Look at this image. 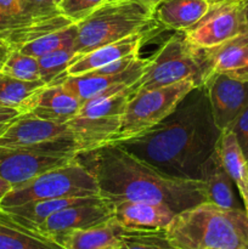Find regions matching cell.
Returning <instances> with one entry per match:
<instances>
[{
	"instance_id": "obj_1",
	"label": "cell",
	"mask_w": 248,
	"mask_h": 249,
	"mask_svg": "<svg viewBox=\"0 0 248 249\" xmlns=\"http://www.w3.org/2000/svg\"><path fill=\"white\" fill-rule=\"evenodd\" d=\"M220 135L206 88L197 87L159 123L113 142L168 177L201 180L202 165Z\"/></svg>"
},
{
	"instance_id": "obj_2",
	"label": "cell",
	"mask_w": 248,
	"mask_h": 249,
	"mask_svg": "<svg viewBox=\"0 0 248 249\" xmlns=\"http://www.w3.org/2000/svg\"><path fill=\"white\" fill-rule=\"evenodd\" d=\"M79 162L95 178L100 196L112 204L123 201L151 202L175 213L207 202L202 180L168 177L116 142L78 153Z\"/></svg>"
},
{
	"instance_id": "obj_3",
	"label": "cell",
	"mask_w": 248,
	"mask_h": 249,
	"mask_svg": "<svg viewBox=\"0 0 248 249\" xmlns=\"http://www.w3.org/2000/svg\"><path fill=\"white\" fill-rule=\"evenodd\" d=\"M167 235L177 249H248V214L203 202L177 213Z\"/></svg>"
},
{
	"instance_id": "obj_4",
	"label": "cell",
	"mask_w": 248,
	"mask_h": 249,
	"mask_svg": "<svg viewBox=\"0 0 248 249\" xmlns=\"http://www.w3.org/2000/svg\"><path fill=\"white\" fill-rule=\"evenodd\" d=\"M74 40L77 57L131 34L155 28L153 7L140 0H106L78 22Z\"/></svg>"
},
{
	"instance_id": "obj_5",
	"label": "cell",
	"mask_w": 248,
	"mask_h": 249,
	"mask_svg": "<svg viewBox=\"0 0 248 249\" xmlns=\"http://www.w3.org/2000/svg\"><path fill=\"white\" fill-rule=\"evenodd\" d=\"M212 74L213 71L206 49L192 45L184 32L179 31L147 60L142 75L129 91L133 96L143 90L165 87L185 79H192L196 87H203Z\"/></svg>"
},
{
	"instance_id": "obj_6",
	"label": "cell",
	"mask_w": 248,
	"mask_h": 249,
	"mask_svg": "<svg viewBox=\"0 0 248 249\" xmlns=\"http://www.w3.org/2000/svg\"><path fill=\"white\" fill-rule=\"evenodd\" d=\"M91 196H100L96 180L75 157L67 164L53 168L12 187L0 202V208L41 199Z\"/></svg>"
},
{
	"instance_id": "obj_7",
	"label": "cell",
	"mask_w": 248,
	"mask_h": 249,
	"mask_svg": "<svg viewBox=\"0 0 248 249\" xmlns=\"http://www.w3.org/2000/svg\"><path fill=\"white\" fill-rule=\"evenodd\" d=\"M79 152L80 148L73 136L36 145L0 146V178L12 187L17 186L48 170L67 164Z\"/></svg>"
},
{
	"instance_id": "obj_8",
	"label": "cell",
	"mask_w": 248,
	"mask_h": 249,
	"mask_svg": "<svg viewBox=\"0 0 248 249\" xmlns=\"http://www.w3.org/2000/svg\"><path fill=\"white\" fill-rule=\"evenodd\" d=\"M130 97V91L125 90L82 105L77 116L66 123L80 152L100 147L116 139Z\"/></svg>"
},
{
	"instance_id": "obj_9",
	"label": "cell",
	"mask_w": 248,
	"mask_h": 249,
	"mask_svg": "<svg viewBox=\"0 0 248 249\" xmlns=\"http://www.w3.org/2000/svg\"><path fill=\"white\" fill-rule=\"evenodd\" d=\"M195 88L197 87L194 80L185 79L133 95L123 114L118 135L113 141L130 138L152 128L169 116L177 104Z\"/></svg>"
},
{
	"instance_id": "obj_10",
	"label": "cell",
	"mask_w": 248,
	"mask_h": 249,
	"mask_svg": "<svg viewBox=\"0 0 248 249\" xmlns=\"http://www.w3.org/2000/svg\"><path fill=\"white\" fill-rule=\"evenodd\" d=\"M185 36L194 46L211 49L233 36L248 32L243 0H209L206 14L197 23L185 29Z\"/></svg>"
},
{
	"instance_id": "obj_11",
	"label": "cell",
	"mask_w": 248,
	"mask_h": 249,
	"mask_svg": "<svg viewBox=\"0 0 248 249\" xmlns=\"http://www.w3.org/2000/svg\"><path fill=\"white\" fill-rule=\"evenodd\" d=\"M203 87L216 126L221 131L229 129L248 106V78L231 72H218L213 73Z\"/></svg>"
},
{
	"instance_id": "obj_12",
	"label": "cell",
	"mask_w": 248,
	"mask_h": 249,
	"mask_svg": "<svg viewBox=\"0 0 248 249\" xmlns=\"http://www.w3.org/2000/svg\"><path fill=\"white\" fill-rule=\"evenodd\" d=\"M112 218H114L113 204L101 196H91L53 213L35 230L56 242V238L70 231L92 228Z\"/></svg>"
},
{
	"instance_id": "obj_13",
	"label": "cell",
	"mask_w": 248,
	"mask_h": 249,
	"mask_svg": "<svg viewBox=\"0 0 248 249\" xmlns=\"http://www.w3.org/2000/svg\"><path fill=\"white\" fill-rule=\"evenodd\" d=\"M147 60L138 57L126 70L117 74L85 73L80 75H66L62 84L82 104L102 96H111L129 90L142 75Z\"/></svg>"
},
{
	"instance_id": "obj_14",
	"label": "cell",
	"mask_w": 248,
	"mask_h": 249,
	"mask_svg": "<svg viewBox=\"0 0 248 249\" xmlns=\"http://www.w3.org/2000/svg\"><path fill=\"white\" fill-rule=\"evenodd\" d=\"M82 105L79 99L68 91L62 83H53L43 87L32 97L23 114L66 124L77 116Z\"/></svg>"
},
{
	"instance_id": "obj_15",
	"label": "cell",
	"mask_w": 248,
	"mask_h": 249,
	"mask_svg": "<svg viewBox=\"0 0 248 249\" xmlns=\"http://www.w3.org/2000/svg\"><path fill=\"white\" fill-rule=\"evenodd\" d=\"M65 136H72L67 124L44 121L31 114H21L0 136V146L17 147L36 145Z\"/></svg>"
},
{
	"instance_id": "obj_16",
	"label": "cell",
	"mask_w": 248,
	"mask_h": 249,
	"mask_svg": "<svg viewBox=\"0 0 248 249\" xmlns=\"http://www.w3.org/2000/svg\"><path fill=\"white\" fill-rule=\"evenodd\" d=\"M113 207L114 219L125 229L133 230H167L177 215L169 207L151 202L123 201Z\"/></svg>"
},
{
	"instance_id": "obj_17",
	"label": "cell",
	"mask_w": 248,
	"mask_h": 249,
	"mask_svg": "<svg viewBox=\"0 0 248 249\" xmlns=\"http://www.w3.org/2000/svg\"><path fill=\"white\" fill-rule=\"evenodd\" d=\"M148 31L139 32L123 39L106 44L75 58L67 70V75H80L114 62L119 58L139 53Z\"/></svg>"
},
{
	"instance_id": "obj_18",
	"label": "cell",
	"mask_w": 248,
	"mask_h": 249,
	"mask_svg": "<svg viewBox=\"0 0 248 249\" xmlns=\"http://www.w3.org/2000/svg\"><path fill=\"white\" fill-rule=\"evenodd\" d=\"M125 228L114 218L80 230H73L56 238V242L65 249H105L117 246Z\"/></svg>"
},
{
	"instance_id": "obj_19",
	"label": "cell",
	"mask_w": 248,
	"mask_h": 249,
	"mask_svg": "<svg viewBox=\"0 0 248 249\" xmlns=\"http://www.w3.org/2000/svg\"><path fill=\"white\" fill-rule=\"evenodd\" d=\"M209 0H160L153 7L157 23L175 32L194 26L207 12Z\"/></svg>"
},
{
	"instance_id": "obj_20",
	"label": "cell",
	"mask_w": 248,
	"mask_h": 249,
	"mask_svg": "<svg viewBox=\"0 0 248 249\" xmlns=\"http://www.w3.org/2000/svg\"><path fill=\"white\" fill-rule=\"evenodd\" d=\"M0 249H65L0 208Z\"/></svg>"
},
{
	"instance_id": "obj_21",
	"label": "cell",
	"mask_w": 248,
	"mask_h": 249,
	"mask_svg": "<svg viewBox=\"0 0 248 249\" xmlns=\"http://www.w3.org/2000/svg\"><path fill=\"white\" fill-rule=\"evenodd\" d=\"M201 180L207 187V202L225 209L240 208L233 195L232 179L224 168L215 150L202 165Z\"/></svg>"
},
{
	"instance_id": "obj_22",
	"label": "cell",
	"mask_w": 248,
	"mask_h": 249,
	"mask_svg": "<svg viewBox=\"0 0 248 249\" xmlns=\"http://www.w3.org/2000/svg\"><path fill=\"white\" fill-rule=\"evenodd\" d=\"M215 151L228 174L232 179L240 191L243 203H248V167L247 160L242 152L235 134L229 129L221 131L216 142Z\"/></svg>"
},
{
	"instance_id": "obj_23",
	"label": "cell",
	"mask_w": 248,
	"mask_h": 249,
	"mask_svg": "<svg viewBox=\"0 0 248 249\" xmlns=\"http://www.w3.org/2000/svg\"><path fill=\"white\" fill-rule=\"evenodd\" d=\"M213 73L235 72L248 68V32L214 48L206 49Z\"/></svg>"
},
{
	"instance_id": "obj_24",
	"label": "cell",
	"mask_w": 248,
	"mask_h": 249,
	"mask_svg": "<svg viewBox=\"0 0 248 249\" xmlns=\"http://www.w3.org/2000/svg\"><path fill=\"white\" fill-rule=\"evenodd\" d=\"M73 22L70 21L63 15H57V16L50 17V18L36 19V21L31 22L26 26L18 27V28L1 32L0 38L6 41L11 50H14V49H18L19 46L24 45L29 41L35 40V39L40 38L45 34L68 27Z\"/></svg>"
},
{
	"instance_id": "obj_25",
	"label": "cell",
	"mask_w": 248,
	"mask_h": 249,
	"mask_svg": "<svg viewBox=\"0 0 248 249\" xmlns=\"http://www.w3.org/2000/svg\"><path fill=\"white\" fill-rule=\"evenodd\" d=\"M45 85L40 79L27 82L0 72V106L16 108L23 114L32 97Z\"/></svg>"
},
{
	"instance_id": "obj_26",
	"label": "cell",
	"mask_w": 248,
	"mask_h": 249,
	"mask_svg": "<svg viewBox=\"0 0 248 249\" xmlns=\"http://www.w3.org/2000/svg\"><path fill=\"white\" fill-rule=\"evenodd\" d=\"M73 46L74 45H67L38 57L40 80L44 84L63 82L67 75L68 67L77 58Z\"/></svg>"
},
{
	"instance_id": "obj_27",
	"label": "cell",
	"mask_w": 248,
	"mask_h": 249,
	"mask_svg": "<svg viewBox=\"0 0 248 249\" xmlns=\"http://www.w3.org/2000/svg\"><path fill=\"white\" fill-rule=\"evenodd\" d=\"M75 36H77V24L72 23L65 28L57 29V31L45 34L35 40L29 41L14 50H19L21 53L38 58L67 45H74Z\"/></svg>"
},
{
	"instance_id": "obj_28",
	"label": "cell",
	"mask_w": 248,
	"mask_h": 249,
	"mask_svg": "<svg viewBox=\"0 0 248 249\" xmlns=\"http://www.w3.org/2000/svg\"><path fill=\"white\" fill-rule=\"evenodd\" d=\"M116 249H177L172 245L167 230L125 229Z\"/></svg>"
},
{
	"instance_id": "obj_29",
	"label": "cell",
	"mask_w": 248,
	"mask_h": 249,
	"mask_svg": "<svg viewBox=\"0 0 248 249\" xmlns=\"http://www.w3.org/2000/svg\"><path fill=\"white\" fill-rule=\"evenodd\" d=\"M0 72L27 82L40 79L38 58L21 53L19 50L10 51L4 65L0 68Z\"/></svg>"
},
{
	"instance_id": "obj_30",
	"label": "cell",
	"mask_w": 248,
	"mask_h": 249,
	"mask_svg": "<svg viewBox=\"0 0 248 249\" xmlns=\"http://www.w3.org/2000/svg\"><path fill=\"white\" fill-rule=\"evenodd\" d=\"M106 0H62L58 4V10L73 23H78L90 16Z\"/></svg>"
},
{
	"instance_id": "obj_31",
	"label": "cell",
	"mask_w": 248,
	"mask_h": 249,
	"mask_svg": "<svg viewBox=\"0 0 248 249\" xmlns=\"http://www.w3.org/2000/svg\"><path fill=\"white\" fill-rule=\"evenodd\" d=\"M0 10L12 18L23 22L36 21L38 18L32 11L27 0H0ZM50 18V17H49Z\"/></svg>"
},
{
	"instance_id": "obj_32",
	"label": "cell",
	"mask_w": 248,
	"mask_h": 249,
	"mask_svg": "<svg viewBox=\"0 0 248 249\" xmlns=\"http://www.w3.org/2000/svg\"><path fill=\"white\" fill-rule=\"evenodd\" d=\"M229 130L235 134L246 160H248V106L241 112L240 116L229 126Z\"/></svg>"
},
{
	"instance_id": "obj_33",
	"label": "cell",
	"mask_w": 248,
	"mask_h": 249,
	"mask_svg": "<svg viewBox=\"0 0 248 249\" xmlns=\"http://www.w3.org/2000/svg\"><path fill=\"white\" fill-rule=\"evenodd\" d=\"M38 18H49V17L61 15L58 6L53 0H27Z\"/></svg>"
},
{
	"instance_id": "obj_34",
	"label": "cell",
	"mask_w": 248,
	"mask_h": 249,
	"mask_svg": "<svg viewBox=\"0 0 248 249\" xmlns=\"http://www.w3.org/2000/svg\"><path fill=\"white\" fill-rule=\"evenodd\" d=\"M21 116V112L11 107L0 106V136L9 129V126Z\"/></svg>"
},
{
	"instance_id": "obj_35",
	"label": "cell",
	"mask_w": 248,
	"mask_h": 249,
	"mask_svg": "<svg viewBox=\"0 0 248 249\" xmlns=\"http://www.w3.org/2000/svg\"><path fill=\"white\" fill-rule=\"evenodd\" d=\"M28 23H31V22H23V21H19V19L12 18V17L7 16L6 14H4V12L0 10V33L5 31H9V29L18 28V27L26 26V24Z\"/></svg>"
},
{
	"instance_id": "obj_36",
	"label": "cell",
	"mask_w": 248,
	"mask_h": 249,
	"mask_svg": "<svg viewBox=\"0 0 248 249\" xmlns=\"http://www.w3.org/2000/svg\"><path fill=\"white\" fill-rule=\"evenodd\" d=\"M10 51H11V48L9 46V44L0 38V68L4 65L5 60H6L7 56H9Z\"/></svg>"
},
{
	"instance_id": "obj_37",
	"label": "cell",
	"mask_w": 248,
	"mask_h": 249,
	"mask_svg": "<svg viewBox=\"0 0 248 249\" xmlns=\"http://www.w3.org/2000/svg\"><path fill=\"white\" fill-rule=\"evenodd\" d=\"M11 189L12 185L10 184V182H7L6 180L0 178V202H1V199L5 197V195H6Z\"/></svg>"
},
{
	"instance_id": "obj_38",
	"label": "cell",
	"mask_w": 248,
	"mask_h": 249,
	"mask_svg": "<svg viewBox=\"0 0 248 249\" xmlns=\"http://www.w3.org/2000/svg\"><path fill=\"white\" fill-rule=\"evenodd\" d=\"M231 73L240 75V77L248 78V68H245V70H240V71H235V72H231Z\"/></svg>"
},
{
	"instance_id": "obj_39",
	"label": "cell",
	"mask_w": 248,
	"mask_h": 249,
	"mask_svg": "<svg viewBox=\"0 0 248 249\" xmlns=\"http://www.w3.org/2000/svg\"><path fill=\"white\" fill-rule=\"evenodd\" d=\"M140 1L145 2V4H147V5H150L151 7H155L156 5H157L158 2L160 1V0H140Z\"/></svg>"
},
{
	"instance_id": "obj_40",
	"label": "cell",
	"mask_w": 248,
	"mask_h": 249,
	"mask_svg": "<svg viewBox=\"0 0 248 249\" xmlns=\"http://www.w3.org/2000/svg\"><path fill=\"white\" fill-rule=\"evenodd\" d=\"M245 15H246V21H247V26H248V0H245Z\"/></svg>"
},
{
	"instance_id": "obj_41",
	"label": "cell",
	"mask_w": 248,
	"mask_h": 249,
	"mask_svg": "<svg viewBox=\"0 0 248 249\" xmlns=\"http://www.w3.org/2000/svg\"><path fill=\"white\" fill-rule=\"evenodd\" d=\"M53 1H55L56 5H57V6H58V4H60V2L62 1V0H53Z\"/></svg>"
},
{
	"instance_id": "obj_42",
	"label": "cell",
	"mask_w": 248,
	"mask_h": 249,
	"mask_svg": "<svg viewBox=\"0 0 248 249\" xmlns=\"http://www.w3.org/2000/svg\"><path fill=\"white\" fill-rule=\"evenodd\" d=\"M245 209H246V212H247V213H248V203L245 206Z\"/></svg>"
},
{
	"instance_id": "obj_43",
	"label": "cell",
	"mask_w": 248,
	"mask_h": 249,
	"mask_svg": "<svg viewBox=\"0 0 248 249\" xmlns=\"http://www.w3.org/2000/svg\"><path fill=\"white\" fill-rule=\"evenodd\" d=\"M105 249H116V246H113V247H108V248H105Z\"/></svg>"
},
{
	"instance_id": "obj_44",
	"label": "cell",
	"mask_w": 248,
	"mask_h": 249,
	"mask_svg": "<svg viewBox=\"0 0 248 249\" xmlns=\"http://www.w3.org/2000/svg\"><path fill=\"white\" fill-rule=\"evenodd\" d=\"M247 167H248V160H247Z\"/></svg>"
},
{
	"instance_id": "obj_45",
	"label": "cell",
	"mask_w": 248,
	"mask_h": 249,
	"mask_svg": "<svg viewBox=\"0 0 248 249\" xmlns=\"http://www.w3.org/2000/svg\"><path fill=\"white\" fill-rule=\"evenodd\" d=\"M243 1H245V0H243Z\"/></svg>"
},
{
	"instance_id": "obj_46",
	"label": "cell",
	"mask_w": 248,
	"mask_h": 249,
	"mask_svg": "<svg viewBox=\"0 0 248 249\" xmlns=\"http://www.w3.org/2000/svg\"><path fill=\"white\" fill-rule=\"evenodd\" d=\"M247 214H248V213H247Z\"/></svg>"
}]
</instances>
